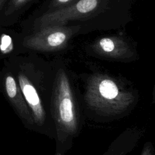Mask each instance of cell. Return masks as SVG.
Here are the masks:
<instances>
[{
    "mask_svg": "<svg viewBox=\"0 0 155 155\" xmlns=\"http://www.w3.org/2000/svg\"><path fill=\"white\" fill-rule=\"evenodd\" d=\"M49 105L55 128L56 153L64 154L81 133L84 116L63 70L56 74Z\"/></svg>",
    "mask_w": 155,
    "mask_h": 155,
    "instance_id": "cell-1",
    "label": "cell"
},
{
    "mask_svg": "<svg viewBox=\"0 0 155 155\" xmlns=\"http://www.w3.org/2000/svg\"><path fill=\"white\" fill-rule=\"evenodd\" d=\"M18 79L19 85L31 113L35 131L54 139L55 128L50 108L45 105L37 89L23 73H19Z\"/></svg>",
    "mask_w": 155,
    "mask_h": 155,
    "instance_id": "cell-2",
    "label": "cell"
},
{
    "mask_svg": "<svg viewBox=\"0 0 155 155\" xmlns=\"http://www.w3.org/2000/svg\"><path fill=\"white\" fill-rule=\"evenodd\" d=\"M78 26L52 25L42 28L27 36L23 45L41 51H54L64 48L69 39L78 32Z\"/></svg>",
    "mask_w": 155,
    "mask_h": 155,
    "instance_id": "cell-3",
    "label": "cell"
},
{
    "mask_svg": "<svg viewBox=\"0 0 155 155\" xmlns=\"http://www.w3.org/2000/svg\"><path fill=\"white\" fill-rule=\"evenodd\" d=\"M97 5V0H79L62 8L44 13L35 22V28L39 30L52 25H65L69 21L76 19L92 12Z\"/></svg>",
    "mask_w": 155,
    "mask_h": 155,
    "instance_id": "cell-4",
    "label": "cell"
},
{
    "mask_svg": "<svg viewBox=\"0 0 155 155\" xmlns=\"http://www.w3.org/2000/svg\"><path fill=\"white\" fill-rule=\"evenodd\" d=\"M4 86L7 100L22 124L28 130L35 131V127L31 113L19 84H17L12 75L7 74L4 79Z\"/></svg>",
    "mask_w": 155,
    "mask_h": 155,
    "instance_id": "cell-5",
    "label": "cell"
},
{
    "mask_svg": "<svg viewBox=\"0 0 155 155\" xmlns=\"http://www.w3.org/2000/svg\"><path fill=\"white\" fill-rule=\"evenodd\" d=\"M30 1L31 0H10L8 5L5 10V15H8L13 13Z\"/></svg>",
    "mask_w": 155,
    "mask_h": 155,
    "instance_id": "cell-6",
    "label": "cell"
},
{
    "mask_svg": "<svg viewBox=\"0 0 155 155\" xmlns=\"http://www.w3.org/2000/svg\"><path fill=\"white\" fill-rule=\"evenodd\" d=\"M79 0H52L49 5L51 11L70 6Z\"/></svg>",
    "mask_w": 155,
    "mask_h": 155,
    "instance_id": "cell-7",
    "label": "cell"
},
{
    "mask_svg": "<svg viewBox=\"0 0 155 155\" xmlns=\"http://www.w3.org/2000/svg\"><path fill=\"white\" fill-rule=\"evenodd\" d=\"M99 44L102 50L106 52L111 51L114 48L113 41L108 38H102L100 40Z\"/></svg>",
    "mask_w": 155,
    "mask_h": 155,
    "instance_id": "cell-8",
    "label": "cell"
},
{
    "mask_svg": "<svg viewBox=\"0 0 155 155\" xmlns=\"http://www.w3.org/2000/svg\"><path fill=\"white\" fill-rule=\"evenodd\" d=\"M140 155H153V147L150 143H147L145 145Z\"/></svg>",
    "mask_w": 155,
    "mask_h": 155,
    "instance_id": "cell-9",
    "label": "cell"
},
{
    "mask_svg": "<svg viewBox=\"0 0 155 155\" xmlns=\"http://www.w3.org/2000/svg\"><path fill=\"white\" fill-rule=\"evenodd\" d=\"M5 1L6 0H0V10L1 9V8L2 7V6H3V5H4V4Z\"/></svg>",
    "mask_w": 155,
    "mask_h": 155,
    "instance_id": "cell-10",
    "label": "cell"
},
{
    "mask_svg": "<svg viewBox=\"0 0 155 155\" xmlns=\"http://www.w3.org/2000/svg\"><path fill=\"white\" fill-rule=\"evenodd\" d=\"M54 155H65V154H60V153H55Z\"/></svg>",
    "mask_w": 155,
    "mask_h": 155,
    "instance_id": "cell-11",
    "label": "cell"
}]
</instances>
